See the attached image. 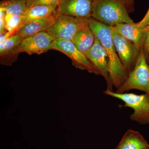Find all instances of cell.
Here are the masks:
<instances>
[{"label":"cell","instance_id":"cell-1","mask_svg":"<svg viewBox=\"0 0 149 149\" xmlns=\"http://www.w3.org/2000/svg\"><path fill=\"white\" fill-rule=\"evenodd\" d=\"M90 28L106 51L109 58L110 77L116 89L127 80L129 72L123 66L113 45L110 27L97 21L92 17L88 19Z\"/></svg>","mask_w":149,"mask_h":149},{"label":"cell","instance_id":"cell-2","mask_svg":"<svg viewBox=\"0 0 149 149\" xmlns=\"http://www.w3.org/2000/svg\"><path fill=\"white\" fill-rule=\"evenodd\" d=\"M92 17L110 27L134 22L124 0H93Z\"/></svg>","mask_w":149,"mask_h":149},{"label":"cell","instance_id":"cell-3","mask_svg":"<svg viewBox=\"0 0 149 149\" xmlns=\"http://www.w3.org/2000/svg\"><path fill=\"white\" fill-rule=\"evenodd\" d=\"M105 95L119 99L124 103L121 107H129L133 110L130 115V120L141 124L149 123V94L136 95L132 93H118L107 89Z\"/></svg>","mask_w":149,"mask_h":149},{"label":"cell","instance_id":"cell-4","mask_svg":"<svg viewBox=\"0 0 149 149\" xmlns=\"http://www.w3.org/2000/svg\"><path fill=\"white\" fill-rule=\"evenodd\" d=\"M132 90H139L149 94V65L143 48L141 49L135 66L129 72L127 80L115 92L125 93Z\"/></svg>","mask_w":149,"mask_h":149},{"label":"cell","instance_id":"cell-5","mask_svg":"<svg viewBox=\"0 0 149 149\" xmlns=\"http://www.w3.org/2000/svg\"><path fill=\"white\" fill-rule=\"evenodd\" d=\"M88 20L61 14L56 10L54 22L46 32L54 40L71 41L77 31Z\"/></svg>","mask_w":149,"mask_h":149},{"label":"cell","instance_id":"cell-6","mask_svg":"<svg viewBox=\"0 0 149 149\" xmlns=\"http://www.w3.org/2000/svg\"><path fill=\"white\" fill-rule=\"evenodd\" d=\"M50 50H54L66 55L76 68L86 70L91 73L99 74L95 67L86 55L77 49L74 44L69 40H55L50 47Z\"/></svg>","mask_w":149,"mask_h":149},{"label":"cell","instance_id":"cell-7","mask_svg":"<svg viewBox=\"0 0 149 149\" xmlns=\"http://www.w3.org/2000/svg\"><path fill=\"white\" fill-rule=\"evenodd\" d=\"M110 28L113 42L118 55L129 73L135 66L141 49L120 35L113 27Z\"/></svg>","mask_w":149,"mask_h":149},{"label":"cell","instance_id":"cell-8","mask_svg":"<svg viewBox=\"0 0 149 149\" xmlns=\"http://www.w3.org/2000/svg\"><path fill=\"white\" fill-rule=\"evenodd\" d=\"M54 40L47 32H40L26 37L22 39L15 49V54L17 56L19 54L23 52L29 55L44 53L50 50V47Z\"/></svg>","mask_w":149,"mask_h":149},{"label":"cell","instance_id":"cell-9","mask_svg":"<svg viewBox=\"0 0 149 149\" xmlns=\"http://www.w3.org/2000/svg\"><path fill=\"white\" fill-rule=\"evenodd\" d=\"M85 55L98 71L99 74L104 78L107 85V89L113 91V85L110 77L108 57L103 46L97 37L93 46Z\"/></svg>","mask_w":149,"mask_h":149},{"label":"cell","instance_id":"cell-10","mask_svg":"<svg viewBox=\"0 0 149 149\" xmlns=\"http://www.w3.org/2000/svg\"><path fill=\"white\" fill-rule=\"evenodd\" d=\"M93 0H60L56 10L59 13L77 18L92 17Z\"/></svg>","mask_w":149,"mask_h":149},{"label":"cell","instance_id":"cell-11","mask_svg":"<svg viewBox=\"0 0 149 149\" xmlns=\"http://www.w3.org/2000/svg\"><path fill=\"white\" fill-rule=\"evenodd\" d=\"M115 30L140 49L143 48L149 26L144 28L138 27L137 23H120L113 27Z\"/></svg>","mask_w":149,"mask_h":149},{"label":"cell","instance_id":"cell-12","mask_svg":"<svg viewBox=\"0 0 149 149\" xmlns=\"http://www.w3.org/2000/svg\"><path fill=\"white\" fill-rule=\"evenodd\" d=\"M56 12V10L53 14L47 17L38 19L27 22L17 30L16 34L23 39L40 32H46L54 22Z\"/></svg>","mask_w":149,"mask_h":149},{"label":"cell","instance_id":"cell-13","mask_svg":"<svg viewBox=\"0 0 149 149\" xmlns=\"http://www.w3.org/2000/svg\"><path fill=\"white\" fill-rule=\"evenodd\" d=\"M95 38V35L90 28L88 20L77 31L71 41L79 50L85 54L93 46Z\"/></svg>","mask_w":149,"mask_h":149},{"label":"cell","instance_id":"cell-14","mask_svg":"<svg viewBox=\"0 0 149 149\" xmlns=\"http://www.w3.org/2000/svg\"><path fill=\"white\" fill-rule=\"evenodd\" d=\"M22 40L15 34L0 43L1 64L10 65L15 61L17 56L15 54L14 51Z\"/></svg>","mask_w":149,"mask_h":149},{"label":"cell","instance_id":"cell-15","mask_svg":"<svg viewBox=\"0 0 149 149\" xmlns=\"http://www.w3.org/2000/svg\"><path fill=\"white\" fill-rule=\"evenodd\" d=\"M115 149H149V144L139 131L128 129Z\"/></svg>","mask_w":149,"mask_h":149},{"label":"cell","instance_id":"cell-16","mask_svg":"<svg viewBox=\"0 0 149 149\" xmlns=\"http://www.w3.org/2000/svg\"><path fill=\"white\" fill-rule=\"evenodd\" d=\"M58 5V4L52 5H37L29 8L22 15L25 24L32 20L50 16L56 10Z\"/></svg>","mask_w":149,"mask_h":149},{"label":"cell","instance_id":"cell-17","mask_svg":"<svg viewBox=\"0 0 149 149\" xmlns=\"http://www.w3.org/2000/svg\"><path fill=\"white\" fill-rule=\"evenodd\" d=\"M27 0H6L0 4V8L6 14L15 15H22L27 9Z\"/></svg>","mask_w":149,"mask_h":149},{"label":"cell","instance_id":"cell-18","mask_svg":"<svg viewBox=\"0 0 149 149\" xmlns=\"http://www.w3.org/2000/svg\"><path fill=\"white\" fill-rule=\"evenodd\" d=\"M5 19L6 30L12 35L16 34L17 30L25 24L24 18L22 15L6 14Z\"/></svg>","mask_w":149,"mask_h":149},{"label":"cell","instance_id":"cell-19","mask_svg":"<svg viewBox=\"0 0 149 149\" xmlns=\"http://www.w3.org/2000/svg\"><path fill=\"white\" fill-rule=\"evenodd\" d=\"M60 0H27V8L37 5H52L58 4Z\"/></svg>","mask_w":149,"mask_h":149},{"label":"cell","instance_id":"cell-20","mask_svg":"<svg viewBox=\"0 0 149 149\" xmlns=\"http://www.w3.org/2000/svg\"><path fill=\"white\" fill-rule=\"evenodd\" d=\"M6 14L5 11L0 8V33L6 32L5 16Z\"/></svg>","mask_w":149,"mask_h":149},{"label":"cell","instance_id":"cell-21","mask_svg":"<svg viewBox=\"0 0 149 149\" xmlns=\"http://www.w3.org/2000/svg\"><path fill=\"white\" fill-rule=\"evenodd\" d=\"M137 24L140 28H144L149 26V8L143 18L137 23Z\"/></svg>","mask_w":149,"mask_h":149},{"label":"cell","instance_id":"cell-22","mask_svg":"<svg viewBox=\"0 0 149 149\" xmlns=\"http://www.w3.org/2000/svg\"><path fill=\"white\" fill-rule=\"evenodd\" d=\"M143 50L146 58L149 59V28L143 47Z\"/></svg>","mask_w":149,"mask_h":149},{"label":"cell","instance_id":"cell-23","mask_svg":"<svg viewBox=\"0 0 149 149\" xmlns=\"http://www.w3.org/2000/svg\"><path fill=\"white\" fill-rule=\"evenodd\" d=\"M11 36H12V35L7 31L2 33H0V43L2 42L5 40L7 39L8 37Z\"/></svg>","mask_w":149,"mask_h":149},{"label":"cell","instance_id":"cell-24","mask_svg":"<svg viewBox=\"0 0 149 149\" xmlns=\"http://www.w3.org/2000/svg\"><path fill=\"white\" fill-rule=\"evenodd\" d=\"M124 1L126 3L128 10L131 11L133 9L132 7H133V3H134V0H124Z\"/></svg>","mask_w":149,"mask_h":149}]
</instances>
